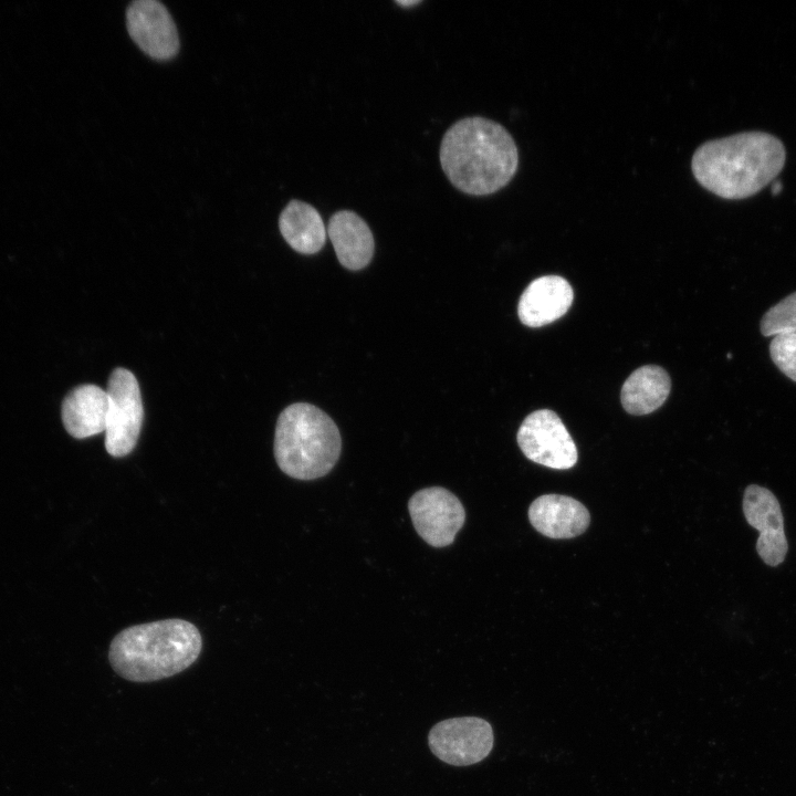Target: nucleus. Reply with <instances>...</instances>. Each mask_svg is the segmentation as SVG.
Returning a JSON list of instances; mask_svg holds the SVG:
<instances>
[{
  "label": "nucleus",
  "instance_id": "1",
  "mask_svg": "<svg viewBox=\"0 0 796 796\" xmlns=\"http://www.w3.org/2000/svg\"><path fill=\"white\" fill-rule=\"evenodd\" d=\"M440 164L450 182L472 196H486L506 186L519 167L512 135L498 122L464 117L444 133Z\"/></svg>",
  "mask_w": 796,
  "mask_h": 796
},
{
  "label": "nucleus",
  "instance_id": "2",
  "mask_svg": "<svg viewBox=\"0 0 796 796\" xmlns=\"http://www.w3.org/2000/svg\"><path fill=\"white\" fill-rule=\"evenodd\" d=\"M785 147L773 135L746 132L709 140L691 160L695 180L710 192L730 200L751 197L782 170Z\"/></svg>",
  "mask_w": 796,
  "mask_h": 796
},
{
  "label": "nucleus",
  "instance_id": "3",
  "mask_svg": "<svg viewBox=\"0 0 796 796\" xmlns=\"http://www.w3.org/2000/svg\"><path fill=\"white\" fill-rule=\"evenodd\" d=\"M201 649L198 628L190 621L171 618L122 630L111 642L108 660L122 678L151 682L186 670Z\"/></svg>",
  "mask_w": 796,
  "mask_h": 796
},
{
  "label": "nucleus",
  "instance_id": "4",
  "mask_svg": "<svg viewBox=\"0 0 796 796\" xmlns=\"http://www.w3.org/2000/svg\"><path fill=\"white\" fill-rule=\"evenodd\" d=\"M342 439L333 419L317 407L297 402L279 416L274 458L281 471L297 480L326 475L336 464Z\"/></svg>",
  "mask_w": 796,
  "mask_h": 796
},
{
  "label": "nucleus",
  "instance_id": "5",
  "mask_svg": "<svg viewBox=\"0 0 796 796\" xmlns=\"http://www.w3.org/2000/svg\"><path fill=\"white\" fill-rule=\"evenodd\" d=\"M109 407L105 430L108 454L122 458L137 444L144 420V407L138 381L126 368H115L106 389Z\"/></svg>",
  "mask_w": 796,
  "mask_h": 796
},
{
  "label": "nucleus",
  "instance_id": "6",
  "mask_svg": "<svg viewBox=\"0 0 796 796\" xmlns=\"http://www.w3.org/2000/svg\"><path fill=\"white\" fill-rule=\"evenodd\" d=\"M517 443L531 461L557 470L577 462V448L561 418L552 410L530 413L520 426Z\"/></svg>",
  "mask_w": 796,
  "mask_h": 796
},
{
  "label": "nucleus",
  "instance_id": "7",
  "mask_svg": "<svg viewBox=\"0 0 796 796\" xmlns=\"http://www.w3.org/2000/svg\"><path fill=\"white\" fill-rule=\"evenodd\" d=\"M493 740L491 725L475 716L441 721L428 735L431 752L455 766L472 765L485 758L493 747Z\"/></svg>",
  "mask_w": 796,
  "mask_h": 796
},
{
  "label": "nucleus",
  "instance_id": "8",
  "mask_svg": "<svg viewBox=\"0 0 796 796\" xmlns=\"http://www.w3.org/2000/svg\"><path fill=\"white\" fill-rule=\"evenodd\" d=\"M408 510L417 533L433 547L453 543L465 520L459 499L439 486L416 492L408 502Z\"/></svg>",
  "mask_w": 796,
  "mask_h": 796
},
{
  "label": "nucleus",
  "instance_id": "9",
  "mask_svg": "<svg viewBox=\"0 0 796 796\" xmlns=\"http://www.w3.org/2000/svg\"><path fill=\"white\" fill-rule=\"evenodd\" d=\"M743 513L746 522L760 533L756 542L760 557L769 566L779 565L785 559L788 544L776 496L766 488L751 484L744 491Z\"/></svg>",
  "mask_w": 796,
  "mask_h": 796
},
{
  "label": "nucleus",
  "instance_id": "10",
  "mask_svg": "<svg viewBox=\"0 0 796 796\" xmlns=\"http://www.w3.org/2000/svg\"><path fill=\"white\" fill-rule=\"evenodd\" d=\"M126 24L130 38L151 57L167 60L178 52L179 39L175 22L160 2H132L126 11Z\"/></svg>",
  "mask_w": 796,
  "mask_h": 796
},
{
  "label": "nucleus",
  "instance_id": "11",
  "mask_svg": "<svg viewBox=\"0 0 796 796\" xmlns=\"http://www.w3.org/2000/svg\"><path fill=\"white\" fill-rule=\"evenodd\" d=\"M533 527L551 538H570L583 534L590 522L586 506L562 494H544L535 499L528 509Z\"/></svg>",
  "mask_w": 796,
  "mask_h": 796
},
{
  "label": "nucleus",
  "instance_id": "12",
  "mask_svg": "<svg viewBox=\"0 0 796 796\" xmlns=\"http://www.w3.org/2000/svg\"><path fill=\"white\" fill-rule=\"evenodd\" d=\"M574 292L559 275H544L532 281L521 295L517 314L530 327H541L562 317L570 307Z\"/></svg>",
  "mask_w": 796,
  "mask_h": 796
},
{
  "label": "nucleus",
  "instance_id": "13",
  "mask_svg": "<svg viewBox=\"0 0 796 796\" xmlns=\"http://www.w3.org/2000/svg\"><path fill=\"white\" fill-rule=\"evenodd\" d=\"M108 407L106 390L92 384L75 387L62 404V421L65 430L76 439L105 432Z\"/></svg>",
  "mask_w": 796,
  "mask_h": 796
},
{
  "label": "nucleus",
  "instance_id": "14",
  "mask_svg": "<svg viewBox=\"0 0 796 796\" xmlns=\"http://www.w3.org/2000/svg\"><path fill=\"white\" fill-rule=\"evenodd\" d=\"M327 234L339 263L348 270H360L374 254V237L366 221L356 212L341 210L328 221Z\"/></svg>",
  "mask_w": 796,
  "mask_h": 796
},
{
  "label": "nucleus",
  "instance_id": "15",
  "mask_svg": "<svg viewBox=\"0 0 796 796\" xmlns=\"http://www.w3.org/2000/svg\"><path fill=\"white\" fill-rule=\"evenodd\" d=\"M279 227L285 241L297 252L313 254L326 241V228L318 211L301 200H291L280 214Z\"/></svg>",
  "mask_w": 796,
  "mask_h": 796
},
{
  "label": "nucleus",
  "instance_id": "16",
  "mask_svg": "<svg viewBox=\"0 0 796 796\" xmlns=\"http://www.w3.org/2000/svg\"><path fill=\"white\" fill-rule=\"evenodd\" d=\"M671 389L667 371L656 365L636 369L624 383L621 404L631 415H647L657 410L668 398Z\"/></svg>",
  "mask_w": 796,
  "mask_h": 796
},
{
  "label": "nucleus",
  "instance_id": "17",
  "mask_svg": "<svg viewBox=\"0 0 796 796\" xmlns=\"http://www.w3.org/2000/svg\"><path fill=\"white\" fill-rule=\"evenodd\" d=\"M764 336L796 333V292L771 307L761 321Z\"/></svg>",
  "mask_w": 796,
  "mask_h": 796
},
{
  "label": "nucleus",
  "instance_id": "18",
  "mask_svg": "<svg viewBox=\"0 0 796 796\" xmlns=\"http://www.w3.org/2000/svg\"><path fill=\"white\" fill-rule=\"evenodd\" d=\"M769 354L781 371L796 381V333L774 336L769 345Z\"/></svg>",
  "mask_w": 796,
  "mask_h": 796
},
{
  "label": "nucleus",
  "instance_id": "19",
  "mask_svg": "<svg viewBox=\"0 0 796 796\" xmlns=\"http://www.w3.org/2000/svg\"><path fill=\"white\" fill-rule=\"evenodd\" d=\"M420 2H421L420 0H406V1L396 0V3H398V4L402 6V7L415 6V4H418V3H420Z\"/></svg>",
  "mask_w": 796,
  "mask_h": 796
},
{
  "label": "nucleus",
  "instance_id": "20",
  "mask_svg": "<svg viewBox=\"0 0 796 796\" xmlns=\"http://www.w3.org/2000/svg\"><path fill=\"white\" fill-rule=\"evenodd\" d=\"M781 189H782V185H781V184H775V185H774V188H773V193L776 195L777 192H779Z\"/></svg>",
  "mask_w": 796,
  "mask_h": 796
}]
</instances>
